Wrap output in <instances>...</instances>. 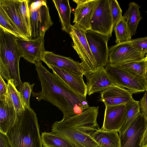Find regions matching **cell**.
<instances>
[{
    "label": "cell",
    "mask_w": 147,
    "mask_h": 147,
    "mask_svg": "<svg viewBox=\"0 0 147 147\" xmlns=\"http://www.w3.org/2000/svg\"><path fill=\"white\" fill-rule=\"evenodd\" d=\"M132 45L143 55L147 54V37L131 40Z\"/></svg>",
    "instance_id": "d6a6232c"
},
{
    "label": "cell",
    "mask_w": 147,
    "mask_h": 147,
    "mask_svg": "<svg viewBox=\"0 0 147 147\" xmlns=\"http://www.w3.org/2000/svg\"><path fill=\"white\" fill-rule=\"evenodd\" d=\"M86 35L97 69L106 66L109 63L107 43L109 38L105 35L90 30L86 32Z\"/></svg>",
    "instance_id": "9c48e42d"
},
{
    "label": "cell",
    "mask_w": 147,
    "mask_h": 147,
    "mask_svg": "<svg viewBox=\"0 0 147 147\" xmlns=\"http://www.w3.org/2000/svg\"><path fill=\"white\" fill-rule=\"evenodd\" d=\"M0 7L13 22L22 38L31 39L22 20L18 9V0H0Z\"/></svg>",
    "instance_id": "ac0fdd59"
},
{
    "label": "cell",
    "mask_w": 147,
    "mask_h": 147,
    "mask_svg": "<svg viewBox=\"0 0 147 147\" xmlns=\"http://www.w3.org/2000/svg\"><path fill=\"white\" fill-rule=\"evenodd\" d=\"M109 49V64L117 67L144 59L142 55L130 41L116 44Z\"/></svg>",
    "instance_id": "ba28073f"
},
{
    "label": "cell",
    "mask_w": 147,
    "mask_h": 147,
    "mask_svg": "<svg viewBox=\"0 0 147 147\" xmlns=\"http://www.w3.org/2000/svg\"><path fill=\"white\" fill-rule=\"evenodd\" d=\"M9 97L7 84L0 76V100H6Z\"/></svg>",
    "instance_id": "836d02e7"
},
{
    "label": "cell",
    "mask_w": 147,
    "mask_h": 147,
    "mask_svg": "<svg viewBox=\"0 0 147 147\" xmlns=\"http://www.w3.org/2000/svg\"><path fill=\"white\" fill-rule=\"evenodd\" d=\"M105 68L115 85L125 88L133 94L146 91L144 78L139 77L120 66H112L108 64Z\"/></svg>",
    "instance_id": "8992f818"
},
{
    "label": "cell",
    "mask_w": 147,
    "mask_h": 147,
    "mask_svg": "<svg viewBox=\"0 0 147 147\" xmlns=\"http://www.w3.org/2000/svg\"><path fill=\"white\" fill-rule=\"evenodd\" d=\"M0 147H10L6 135L0 132Z\"/></svg>",
    "instance_id": "8d00e7d4"
},
{
    "label": "cell",
    "mask_w": 147,
    "mask_h": 147,
    "mask_svg": "<svg viewBox=\"0 0 147 147\" xmlns=\"http://www.w3.org/2000/svg\"><path fill=\"white\" fill-rule=\"evenodd\" d=\"M105 107L103 124L101 128L105 131L118 132L124 121L126 104Z\"/></svg>",
    "instance_id": "9a60e30c"
},
{
    "label": "cell",
    "mask_w": 147,
    "mask_h": 147,
    "mask_svg": "<svg viewBox=\"0 0 147 147\" xmlns=\"http://www.w3.org/2000/svg\"><path fill=\"white\" fill-rule=\"evenodd\" d=\"M92 137L100 147H119V136L117 131L100 128L93 133Z\"/></svg>",
    "instance_id": "44dd1931"
},
{
    "label": "cell",
    "mask_w": 147,
    "mask_h": 147,
    "mask_svg": "<svg viewBox=\"0 0 147 147\" xmlns=\"http://www.w3.org/2000/svg\"><path fill=\"white\" fill-rule=\"evenodd\" d=\"M116 44L127 42L131 39V34L126 21L123 16L114 28Z\"/></svg>",
    "instance_id": "484cf974"
},
{
    "label": "cell",
    "mask_w": 147,
    "mask_h": 147,
    "mask_svg": "<svg viewBox=\"0 0 147 147\" xmlns=\"http://www.w3.org/2000/svg\"><path fill=\"white\" fill-rule=\"evenodd\" d=\"M98 0H85L75 9L73 22L85 32L90 30V22Z\"/></svg>",
    "instance_id": "e0dca14e"
},
{
    "label": "cell",
    "mask_w": 147,
    "mask_h": 147,
    "mask_svg": "<svg viewBox=\"0 0 147 147\" xmlns=\"http://www.w3.org/2000/svg\"><path fill=\"white\" fill-rule=\"evenodd\" d=\"M119 66L126 69L139 77L144 78L146 69V62L143 59L125 63Z\"/></svg>",
    "instance_id": "83f0119b"
},
{
    "label": "cell",
    "mask_w": 147,
    "mask_h": 147,
    "mask_svg": "<svg viewBox=\"0 0 147 147\" xmlns=\"http://www.w3.org/2000/svg\"><path fill=\"white\" fill-rule=\"evenodd\" d=\"M41 137L43 147H77L71 141L53 131L42 132Z\"/></svg>",
    "instance_id": "603a6c76"
},
{
    "label": "cell",
    "mask_w": 147,
    "mask_h": 147,
    "mask_svg": "<svg viewBox=\"0 0 147 147\" xmlns=\"http://www.w3.org/2000/svg\"><path fill=\"white\" fill-rule=\"evenodd\" d=\"M143 59L146 62V69L144 78L146 84V91H147V60L144 59Z\"/></svg>",
    "instance_id": "f35d334b"
},
{
    "label": "cell",
    "mask_w": 147,
    "mask_h": 147,
    "mask_svg": "<svg viewBox=\"0 0 147 147\" xmlns=\"http://www.w3.org/2000/svg\"><path fill=\"white\" fill-rule=\"evenodd\" d=\"M48 67L56 75L77 93L86 97L88 92L87 86L85 83L83 76L78 75L52 65Z\"/></svg>",
    "instance_id": "d6986e66"
},
{
    "label": "cell",
    "mask_w": 147,
    "mask_h": 147,
    "mask_svg": "<svg viewBox=\"0 0 147 147\" xmlns=\"http://www.w3.org/2000/svg\"><path fill=\"white\" fill-rule=\"evenodd\" d=\"M133 94L125 88L115 85L101 92L100 100L105 106L126 104L134 100Z\"/></svg>",
    "instance_id": "2e32d148"
},
{
    "label": "cell",
    "mask_w": 147,
    "mask_h": 147,
    "mask_svg": "<svg viewBox=\"0 0 147 147\" xmlns=\"http://www.w3.org/2000/svg\"><path fill=\"white\" fill-rule=\"evenodd\" d=\"M45 35L43 34L34 39L16 37V42L24 53L23 58L26 60L34 64L41 60L42 54L46 51L44 46Z\"/></svg>",
    "instance_id": "7c38bea8"
},
{
    "label": "cell",
    "mask_w": 147,
    "mask_h": 147,
    "mask_svg": "<svg viewBox=\"0 0 147 147\" xmlns=\"http://www.w3.org/2000/svg\"><path fill=\"white\" fill-rule=\"evenodd\" d=\"M29 1L28 0H18V5L22 20L31 36V22L29 7Z\"/></svg>",
    "instance_id": "f1b7e54d"
},
{
    "label": "cell",
    "mask_w": 147,
    "mask_h": 147,
    "mask_svg": "<svg viewBox=\"0 0 147 147\" xmlns=\"http://www.w3.org/2000/svg\"><path fill=\"white\" fill-rule=\"evenodd\" d=\"M141 113L147 119V91H146L139 102Z\"/></svg>",
    "instance_id": "e575fe53"
},
{
    "label": "cell",
    "mask_w": 147,
    "mask_h": 147,
    "mask_svg": "<svg viewBox=\"0 0 147 147\" xmlns=\"http://www.w3.org/2000/svg\"><path fill=\"white\" fill-rule=\"evenodd\" d=\"M34 85V83L31 84L29 82H24L19 91L25 107H30V98Z\"/></svg>",
    "instance_id": "1f68e13d"
},
{
    "label": "cell",
    "mask_w": 147,
    "mask_h": 147,
    "mask_svg": "<svg viewBox=\"0 0 147 147\" xmlns=\"http://www.w3.org/2000/svg\"><path fill=\"white\" fill-rule=\"evenodd\" d=\"M41 61L47 66L52 65L78 75L83 76L85 74L81 63L52 52L46 51L42 55Z\"/></svg>",
    "instance_id": "4fadbf2b"
},
{
    "label": "cell",
    "mask_w": 147,
    "mask_h": 147,
    "mask_svg": "<svg viewBox=\"0 0 147 147\" xmlns=\"http://www.w3.org/2000/svg\"><path fill=\"white\" fill-rule=\"evenodd\" d=\"M17 119V113L10 96L6 100H0V132L6 135Z\"/></svg>",
    "instance_id": "ffe728a7"
},
{
    "label": "cell",
    "mask_w": 147,
    "mask_h": 147,
    "mask_svg": "<svg viewBox=\"0 0 147 147\" xmlns=\"http://www.w3.org/2000/svg\"><path fill=\"white\" fill-rule=\"evenodd\" d=\"M52 1L58 13L62 30L69 34L72 25L71 24V9L69 1L53 0Z\"/></svg>",
    "instance_id": "7402d4cb"
},
{
    "label": "cell",
    "mask_w": 147,
    "mask_h": 147,
    "mask_svg": "<svg viewBox=\"0 0 147 147\" xmlns=\"http://www.w3.org/2000/svg\"><path fill=\"white\" fill-rule=\"evenodd\" d=\"M16 37L0 28V76L7 82L13 80L19 92L23 83L20 78L19 63L24 54Z\"/></svg>",
    "instance_id": "277c9868"
},
{
    "label": "cell",
    "mask_w": 147,
    "mask_h": 147,
    "mask_svg": "<svg viewBox=\"0 0 147 147\" xmlns=\"http://www.w3.org/2000/svg\"><path fill=\"white\" fill-rule=\"evenodd\" d=\"M90 30L107 36H112L113 29L109 0H98L90 22Z\"/></svg>",
    "instance_id": "52a82bcc"
},
{
    "label": "cell",
    "mask_w": 147,
    "mask_h": 147,
    "mask_svg": "<svg viewBox=\"0 0 147 147\" xmlns=\"http://www.w3.org/2000/svg\"><path fill=\"white\" fill-rule=\"evenodd\" d=\"M147 56V54L145 56Z\"/></svg>",
    "instance_id": "60d3db41"
},
{
    "label": "cell",
    "mask_w": 147,
    "mask_h": 147,
    "mask_svg": "<svg viewBox=\"0 0 147 147\" xmlns=\"http://www.w3.org/2000/svg\"><path fill=\"white\" fill-rule=\"evenodd\" d=\"M17 115V121L6 135L10 147H42L34 111L30 107H25Z\"/></svg>",
    "instance_id": "3957f363"
},
{
    "label": "cell",
    "mask_w": 147,
    "mask_h": 147,
    "mask_svg": "<svg viewBox=\"0 0 147 147\" xmlns=\"http://www.w3.org/2000/svg\"><path fill=\"white\" fill-rule=\"evenodd\" d=\"M141 6L134 2H130L123 17L126 21L132 36L134 35L139 22L142 19L139 9Z\"/></svg>",
    "instance_id": "cb8c5ba5"
},
{
    "label": "cell",
    "mask_w": 147,
    "mask_h": 147,
    "mask_svg": "<svg viewBox=\"0 0 147 147\" xmlns=\"http://www.w3.org/2000/svg\"><path fill=\"white\" fill-rule=\"evenodd\" d=\"M146 12H147V11H146Z\"/></svg>",
    "instance_id": "b9f144b4"
},
{
    "label": "cell",
    "mask_w": 147,
    "mask_h": 147,
    "mask_svg": "<svg viewBox=\"0 0 147 147\" xmlns=\"http://www.w3.org/2000/svg\"><path fill=\"white\" fill-rule=\"evenodd\" d=\"M42 90L32 92L38 101H47L58 107L63 117L79 114L90 107L86 97L71 89L58 76L51 73L42 64L41 61L35 64Z\"/></svg>",
    "instance_id": "6da1fadb"
},
{
    "label": "cell",
    "mask_w": 147,
    "mask_h": 147,
    "mask_svg": "<svg viewBox=\"0 0 147 147\" xmlns=\"http://www.w3.org/2000/svg\"><path fill=\"white\" fill-rule=\"evenodd\" d=\"M31 26V38H38L45 34L46 31L53 24L49 9L47 4L38 8L30 11Z\"/></svg>",
    "instance_id": "8fae6325"
},
{
    "label": "cell",
    "mask_w": 147,
    "mask_h": 147,
    "mask_svg": "<svg viewBox=\"0 0 147 147\" xmlns=\"http://www.w3.org/2000/svg\"><path fill=\"white\" fill-rule=\"evenodd\" d=\"M7 84L9 94L17 113H19L23 112L25 110V107L20 92L17 89L13 80H9Z\"/></svg>",
    "instance_id": "4316f807"
},
{
    "label": "cell",
    "mask_w": 147,
    "mask_h": 147,
    "mask_svg": "<svg viewBox=\"0 0 147 147\" xmlns=\"http://www.w3.org/2000/svg\"><path fill=\"white\" fill-rule=\"evenodd\" d=\"M86 32L74 24L71 25L69 34L73 40L72 47L81 60V63L85 74H87L97 69L86 37Z\"/></svg>",
    "instance_id": "5b68a950"
},
{
    "label": "cell",
    "mask_w": 147,
    "mask_h": 147,
    "mask_svg": "<svg viewBox=\"0 0 147 147\" xmlns=\"http://www.w3.org/2000/svg\"><path fill=\"white\" fill-rule=\"evenodd\" d=\"M98 107H89L82 113L63 117L55 122L51 131L74 143L77 147H100L92 137L100 129L97 121Z\"/></svg>",
    "instance_id": "7a4b0ae2"
},
{
    "label": "cell",
    "mask_w": 147,
    "mask_h": 147,
    "mask_svg": "<svg viewBox=\"0 0 147 147\" xmlns=\"http://www.w3.org/2000/svg\"><path fill=\"white\" fill-rule=\"evenodd\" d=\"M47 4L45 0H38L32 2L29 5V11H32L37 9L43 5Z\"/></svg>",
    "instance_id": "d590c367"
},
{
    "label": "cell",
    "mask_w": 147,
    "mask_h": 147,
    "mask_svg": "<svg viewBox=\"0 0 147 147\" xmlns=\"http://www.w3.org/2000/svg\"><path fill=\"white\" fill-rule=\"evenodd\" d=\"M0 28L16 37L22 38L13 22L0 7Z\"/></svg>",
    "instance_id": "f546056e"
},
{
    "label": "cell",
    "mask_w": 147,
    "mask_h": 147,
    "mask_svg": "<svg viewBox=\"0 0 147 147\" xmlns=\"http://www.w3.org/2000/svg\"><path fill=\"white\" fill-rule=\"evenodd\" d=\"M140 113L139 101L134 100L126 104L124 121L121 127L118 132L119 134L125 132Z\"/></svg>",
    "instance_id": "d4e9b609"
},
{
    "label": "cell",
    "mask_w": 147,
    "mask_h": 147,
    "mask_svg": "<svg viewBox=\"0 0 147 147\" xmlns=\"http://www.w3.org/2000/svg\"><path fill=\"white\" fill-rule=\"evenodd\" d=\"M142 147H147V119L146 124L142 141Z\"/></svg>",
    "instance_id": "74e56055"
},
{
    "label": "cell",
    "mask_w": 147,
    "mask_h": 147,
    "mask_svg": "<svg viewBox=\"0 0 147 147\" xmlns=\"http://www.w3.org/2000/svg\"><path fill=\"white\" fill-rule=\"evenodd\" d=\"M109 2L112 19L113 27L114 29L115 25L123 17L122 11L117 1L109 0Z\"/></svg>",
    "instance_id": "4dcf8cb0"
},
{
    "label": "cell",
    "mask_w": 147,
    "mask_h": 147,
    "mask_svg": "<svg viewBox=\"0 0 147 147\" xmlns=\"http://www.w3.org/2000/svg\"><path fill=\"white\" fill-rule=\"evenodd\" d=\"M144 59L147 60V56H145L144 58Z\"/></svg>",
    "instance_id": "ab89813d"
},
{
    "label": "cell",
    "mask_w": 147,
    "mask_h": 147,
    "mask_svg": "<svg viewBox=\"0 0 147 147\" xmlns=\"http://www.w3.org/2000/svg\"><path fill=\"white\" fill-rule=\"evenodd\" d=\"M147 119L140 113L128 129L119 134V147H142V141Z\"/></svg>",
    "instance_id": "30bf717a"
},
{
    "label": "cell",
    "mask_w": 147,
    "mask_h": 147,
    "mask_svg": "<svg viewBox=\"0 0 147 147\" xmlns=\"http://www.w3.org/2000/svg\"><path fill=\"white\" fill-rule=\"evenodd\" d=\"M84 75L87 80V94L89 95L102 92L115 85L104 67L99 68L93 72L85 74Z\"/></svg>",
    "instance_id": "5bb4252c"
}]
</instances>
